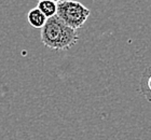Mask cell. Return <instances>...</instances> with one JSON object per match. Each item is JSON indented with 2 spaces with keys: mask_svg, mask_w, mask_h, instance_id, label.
Instances as JSON below:
<instances>
[{
  "mask_svg": "<svg viewBox=\"0 0 151 140\" xmlns=\"http://www.w3.org/2000/svg\"><path fill=\"white\" fill-rule=\"evenodd\" d=\"M91 14L88 8L75 0H62L57 3L56 16L75 30L83 27Z\"/></svg>",
  "mask_w": 151,
  "mask_h": 140,
  "instance_id": "7a4b0ae2",
  "label": "cell"
},
{
  "mask_svg": "<svg viewBox=\"0 0 151 140\" xmlns=\"http://www.w3.org/2000/svg\"><path fill=\"white\" fill-rule=\"evenodd\" d=\"M27 21H28L29 25L32 26L34 28L41 29L43 27L45 22H47V17L40 12V10L37 6L32 9L27 14Z\"/></svg>",
  "mask_w": 151,
  "mask_h": 140,
  "instance_id": "277c9868",
  "label": "cell"
},
{
  "mask_svg": "<svg viewBox=\"0 0 151 140\" xmlns=\"http://www.w3.org/2000/svg\"><path fill=\"white\" fill-rule=\"evenodd\" d=\"M37 8L47 17V19L52 17V16L56 15L57 3L53 2V1H50V0H41V1H38Z\"/></svg>",
  "mask_w": 151,
  "mask_h": 140,
  "instance_id": "5b68a950",
  "label": "cell"
},
{
  "mask_svg": "<svg viewBox=\"0 0 151 140\" xmlns=\"http://www.w3.org/2000/svg\"><path fill=\"white\" fill-rule=\"evenodd\" d=\"M38 1H41V0H38ZM50 1H53V2H55V3H58L60 1H62V0H50Z\"/></svg>",
  "mask_w": 151,
  "mask_h": 140,
  "instance_id": "8992f818",
  "label": "cell"
},
{
  "mask_svg": "<svg viewBox=\"0 0 151 140\" xmlns=\"http://www.w3.org/2000/svg\"><path fill=\"white\" fill-rule=\"evenodd\" d=\"M79 40L77 31L68 27L56 15L47 19L41 28V41L51 50H69Z\"/></svg>",
  "mask_w": 151,
  "mask_h": 140,
  "instance_id": "6da1fadb",
  "label": "cell"
},
{
  "mask_svg": "<svg viewBox=\"0 0 151 140\" xmlns=\"http://www.w3.org/2000/svg\"><path fill=\"white\" fill-rule=\"evenodd\" d=\"M140 93L146 97V99L151 103V66L142 71L139 82Z\"/></svg>",
  "mask_w": 151,
  "mask_h": 140,
  "instance_id": "3957f363",
  "label": "cell"
}]
</instances>
